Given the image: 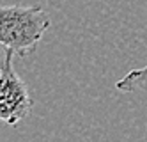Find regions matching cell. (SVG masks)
<instances>
[{"mask_svg":"<svg viewBox=\"0 0 147 142\" xmlns=\"http://www.w3.org/2000/svg\"><path fill=\"white\" fill-rule=\"evenodd\" d=\"M14 52L5 50L0 64V121L16 126L22 119L28 117L32 110V100L28 96L25 82L14 69Z\"/></svg>","mask_w":147,"mask_h":142,"instance_id":"7a4b0ae2","label":"cell"},{"mask_svg":"<svg viewBox=\"0 0 147 142\" xmlns=\"http://www.w3.org/2000/svg\"><path fill=\"white\" fill-rule=\"evenodd\" d=\"M115 89L121 92H135L147 89V64L140 69H133L115 84Z\"/></svg>","mask_w":147,"mask_h":142,"instance_id":"3957f363","label":"cell"},{"mask_svg":"<svg viewBox=\"0 0 147 142\" xmlns=\"http://www.w3.org/2000/svg\"><path fill=\"white\" fill-rule=\"evenodd\" d=\"M51 20L41 5H0V45L14 55L34 53Z\"/></svg>","mask_w":147,"mask_h":142,"instance_id":"6da1fadb","label":"cell"}]
</instances>
